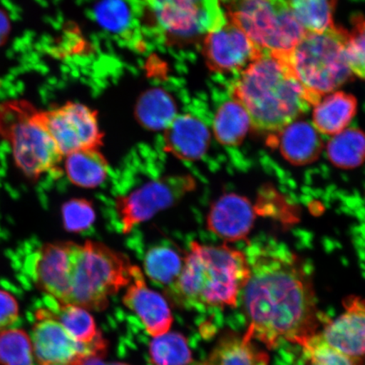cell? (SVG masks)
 Masks as SVG:
<instances>
[{
  "instance_id": "1",
  "label": "cell",
  "mask_w": 365,
  "mask_h": 365,
  "mask_svg": "<svg viewBox=\"0 0 365 365\" xmlns=\"http://www.w3.org/2000/svg\"><path fill=\"white\" fill-rule=\"evenodd\" d=\"M245 255L250 274L241 294L248 322L244 336L268 350L282 341L304 346L322 325L316 291L304 264L274 240L250 244Z\"/></svg>"
},
{
  "instance_id": "2",
  "label": "cell",
  "mask_w": 365,
  "mask_h": 365,
  "mask_svg": "<svg viewBox=\"0 0 365 365\" xmlns=\"http://www.w3.org/2000/svg\"><path fill=\"white\" fill-rule=\"evenodd\" d=\"M231 98L247 111L251 126L262 133L279 134L319 101L301 85L279 53L262 56L240 72Z\"/></svg>"
},
{
  "instance_id": "3",
  "label": "cell",
  "mask_w": 365,
  "mask_h": 365,
  "mask_svg": "<svg viewBox=\"0 0 365 365\" xmlns=\"http://www.w3.org/2000/svg\"><path fill=\"white\" fill-rule=\"evenodd\" d=\"M250 274L247 257L242 251L193 241L172 290L190 307L235 309Z\"/></svg>"
},
{
  "instance_id": "4",
  "label": "cell",
  "mask_w": 365,
  "mask_h": 365,
  "mask_svg": "<svg viewBox=\"0 0 365 365\" xmlns=\"http://www.w3.org/2000/svg\"><path fill=\"white\" fill-rule=\"evenodd\" d=\"M349 31L332 26L322 31H305L289 51L279 53L301 85L318 101L349 81L346 59Z\"/></svg>"
},
{
  "instance_id": "5",
  "label": "cell",
  "mask_w": 365,
  "mask_h": 365,
  "mask_svg": "<svg viewBox=\"0 0 365 365\" xmlns=\"http://www.w3.org/2000/svg\"><path fill=\"white\" fill-rule=\"evenodd\" d=\"M133 267L124 254L100 242L76 244L70 304L96 312L106 309L109 297L130 284Z\"/></svg>"
},
{
  "instance_id": "6",
  "label": "cell",
  "mask_w": 365,
  "mask_h": 365,
  "mask_svg": "<svg viewBox=\"0 0 365 365\" xmlns=\"http://www.w3.org/2000/svg\"><path fill=\"white\" fill-rule=\"evenodd\" d=\"M0 135L10 143L16 165L36 180L58 167L63 158L39 118L26 101L0 104Z\"/></svg>"
},
{
  "instance_id": "7",
  "label": "cell",
  "mask_w": 365,
  "mask_h": 365,
  "mask_svg": "<svg viewBox=\"0 0 365 365\" xmlns=\"http://www.w3.org/2000/svg\"><path fill=\"white\" fill-rule=\"evenodd\" d=\"M144 20L163 42L185 47L227 21L221 0H141Z\"/></svg>"
},
{
  "instance_id": "8",
  "label": "cell",
  "mask_w": 365,
  "mask_h": 365,
  "mask_svg": "<svg viewBox=\"0 0 365 365\" xmlns=\"http://www.w3.org/2000/svg\"><path fill=\"white\" fill-rule=\"evenodd\" d=\"M226 16L264 51L285 53L305 30L287 0H227Z\"/></svg>"
},
{
  "instance_id": "9",
  "label": "cell",
  "mask_w": 365,
  "mask_h": 365,
  "mask_svg": "<svg viewBox=\"0 0 365 365\" xmlns=\"http://www.w3.org/2000/svg\"><path fill=\"white\" fill-rule=\"evenodd\" d=\"M195 188L189 175L165 176L145 182L115 200V214L123 232L149 220L159 212L172 207Z\"/></svg>"
},
{
  "instance_id": "10",
  "label": "cell",
  "mask_w": 365,
  "mask_h": 365,
  "mask_svg": "<svg viewBox=\"0 0 365 365\" xmlns=\"http://www.w3.org/2000/svg\"><path fill=\"white\" fill-rule=\"evenodd\" d=\"M39 118L63 157L77 150L102 148L104 134L98 113L86 105L68 102L39 111Z\"/></svg>"
},
{
  "instance_id": "11",
  "label": "cell",
  "mask_w": 365,
  "mask_h": 365,
  "mask_svg": "<svg viewBox=\"0 0 365 365\" xmlns=\"http://www.w3.org/2000/svg\"><path fill=\"white\" fill-rule=\"evenodd\" d=\"M34 326L31 344L39 365H72L85 356L103 357L107 353V341L85 345L77 341L57 319L38 310L31 312Z\"/></svg>"
},
{
  "instance_id": "12",
  "label": "cell",
  "mask_w": 365,
  "mask_h": 365,
  "mask_svg": "<svg viewBox=\"0 0 365 365\" xmlns=\"http://www.w3.org/2000/svg\"><path fill=\"white\" fill-rule=\"evenodd\" d=\"M76 243L45 244L31 255L24 272L27 284H33L46 295L70 304L73 257Z\"/></svg>"
},
{
  "instance_id": "13",
  "label": "cell",
  "mask_w": 365,
  "mask_h": 365,
  "mask_svg": "<svg viewBox=\"0 0 365 365\" xmlns=\"http://www.w3.org/2000/svg\"><path fill=\"white\" fill-rule=\"evenodd\" d=\"M264 51L227 18L225 24L205 35L202 40L205 63L210 71L221 74L243 71Z\"/></svg>"
},
{
  "instance_id": "14",
  "label": "cell",
  "mask_w": 365,
  "mask_h": 365,
  "mask_svg": "<svg viewBox=\"0 0 365 365\" xmlns=\"http://www.w3.org/2000/svg\"><path fill=\"white\" fill-rule=\"evenodd\" d=\"M123 303L140 319L145 330L154 337L165 334L173 324V316L165 299L148 287L138 267L132 269V279L127 286Z\"/></svg>"
},
{
  "instance_id": "15",
  "label": "cell",
  "mask_w": 365,
  "mask_h": 365,
  "mask_svg": "<svg viewBox=\"0 0 365 365\" xmlns=\"http://www.w3.org/2000/svg\"><path fill=\"white\" fill-rule=\"evenodd\" d=\"M342 312L321 331L323 339L341 352L353 357L365 356V298L350 295Z\"/></svg>"
},
{
  "instance_id": "16",
  "label": "cell",
  "mask_w": 365,
  "mask_h": 365,
  "mask_svg": "<svg viewBox=\"0 0 365 365\" xmlns=\"http://www.w3.org/2000/svg\"><path fill=\"white\" fill-rule=\"evenodd\" d=\"M255 213L249 200L236 194H227L212 205L207 227L214 235L226 241L243 240L249 235Z\"/></svg>"
},
{
  "instance_id": "17",
  "label": "cell",
  "mask_w": 365,
  "mask_h": 365,
  "mask_svg": "<svg viewBox=\"0 0 365 365\" xmlns=\"http://www.w3.org/2000/svg\"><path fill=\"white\" fill-rule=\"evenodd\" d=\"M164 147L173 156L187 162L202 159L210 147L211 132L205 123L192 114H178L164 130Z\"/></svg>"
},
{
  "instance_id": "18",
  "label": "cell",
  "mask_w": 365,
  "mask_h": 365,
  "mask_svg": "<svg viewBox=\"0 0 365 365\" xmlns=\"http://www.w3.org/2000/svg\"><path fill=\"white\" fill-rule=\"evenodd\" d=\"M35 310L51 317L61 324L74 339L85 345L106 342L91 314L78 305L61 302L51 296L45 295L36 302Z\"/></svg>"
},
{
  "instance_id": "19",
  "label": "cell",
  "mask_w": 365,
  "mask_h": 365,
  "mask_svg": "<svg viewBox=\"0 0 365 365\" xmlns=\"http://www.w3.org/2000/svg\"><path fill=\"white\" fill-rule=\"evenodd\" d=\"M357 108V100L352 94L333 91L314 105L312 124L319 134L336 135L349 125Z\"/></svg>"
},
{
  "instance_id": "20",
  "label": "cell",
  "mask_w": 365,
  "mask_h": 365,
  "mask_svg": "<svg viewBox=\"0 0 365 365\" xmlns=\"http://www.w3.org/2000/svg\"><path fill=\"white\" fill-rule=\"evenodd\" d=\"M282 156L294 165H307L319 158L323 144L321 134L307 121H294L279 133Z\"/></svg>"
},
{
  "instance_id": "21",
  "label": "cell",
  "mask_w": 365,
  "mask_h": 365,
  "mask_svg": "<svg viewBox=\"0 0 365 365\" xmlns=\"http://www.w3.org/2000/svg\"><path fill=\"white\" fill-rule=\"evenodd\" d=\"M270 356L243 336L227 334L217 342L208 358L197 365H269Z\"/></svg>"
},
{
  "instance_id": "22",
  "label": "cell",
  "mask_w": 365,
  "mask_h": 365,
  "mask_svg": "<svg viewBox=\"0 0 365 365\" xmlns=\"http://www.w3.org/2000/svg\"><path fill=\"white\" fill-rule=\"evenodd\" d=\"M65 170L68 180L85 189H94L107 180L109 165L100 150H77L66 156Z\"/></svg>"
},
{
  "instance_id": "23",
  "label": "cell",
  "mask_w": 365,
  "mask_h": 365,
  "mask_svg": "<svg viewBox=\"0 0 365 365\" xmlns=\"http://www.w3.org/2000/svg\"><path fill=\"white\" fill-rule=\"evenodd\" d=\"M135 118L149 130H165L178 116L175 100L163 88H152L140 96L135 105Z\"/></svg>"
},
{
  "instance_id": "24",
  "label": "cell",
  "mask_w": 365,
  "mask_h": 365,
  "mask_svg": "<svg viewBox=\"0 0 365 365\" xmlns=\"http://www.w3.org/2000/svg\"><path fill=\"white\" fill-rule=\"evenodd\" d=\"M250 126V118L243 105L231 98L217 109L212 131L219 143L235 147L243 143Z\"/></svg>"
},
{
  "instance_id": "25",
  "label": "cell",
  "mask_w": 365,
  "mask_h": 365,
  "mask_svg": "<svg viewBox=\"0 0 365 365\" xmlns=\"http://www.w3.org/2000/svg\"><path fill=\"white\" fill-rule=\"evenodd\" d=\"M327 153L331 163L341 170H353L365 161V133L349 128L333 135L327 144Z\"/></svg>"
},
{
  "instance_id": "26",
  "label": "cell",
  "mask_w": 365,
  "mask_h": 365,
  "mask_svg": "<svg viewBox=\"0 0 365 365\" xmlns=\"http://www.w3.org/2000/svg\"><path fill=\"white\" fill-rule=\"evenodd\" d=\"M185 257L168 245L150 249L144 258V270L150 279L158 284L173 286L179 278Z\"/></svg>"
},
{
  "instance_id": "27",
  "label": "cell",
  "mask_w": 365,
  "mask_h": 365,
  "mask_svg": "<svg viewBox=\"0 0 365 365\" xmlns=\"http://www.w3.org/2000/svg\"><path fill=\"white\" fill-rule=\"evenodd\" d=\"M129 0H98L95 19L103 29L123 38H130L135 26V10Z\"/></svg>"
},
{
  "instance_id": "28",
  "label": "cell",
  "mask_w": 365,
  "mask_h": 365,
  "mask_svg": "<svg viewBox=\"0 0 365 365\" xmlns=\"http://www.w3.org/2000/svg\"><path fill=\"white\" fill-rule=\"evenodd\" d=\"M297 21L305 31H322L334 26L336 0H287Z\"/></svg>"
},
{
  "instance_id": "29",
  "label": "cell",
  "mask_w": 365,
  "mask_h": 365,
  "mask_svg": "<svg viewBox=\"0 0 365 365\" xmlns=\"http://www.w3.org/2000/svg\"><path fill=\"white\" fill-rule=\"evenodd\" d=\"M153 365H189L193 361L188 341L179 332H167L155 337L149 346Z\"/></svg>"
},
{
  "instance_id": "30",
  "label": "cell",
  "mask_w": 365,
  "mask_h": 365,
  "mask_svg": "<svg viewBox=\"0 0 365 365\" xmlns=\"http://www.w3.org/2000/svg\"><path fill=\"white\" fill-rule=\"evenodd\" d=\"M0 365H35L33 344L25 331L11 328L0 332Z\"/></svg>"
},
{
  "instance_id": "31",
  "label": "cell",
  "mask_w": 365,
  "mask_h": 365,
  "mask_svg": "<svg viewBox=\"0 0 365 365\" xmlns=\"http://www.w3.org/2000/svg\"><path fill=\"white\" fill-rule=\"evenodd\" d=\"M308 365H364V359L341 352L323 339L321 331L301 346Z\"/></svg>"
},
{
  "instance_id": "32",
  "label": "cell",
  "mask_w": 365,
  "mask_h": 365,
  "mask_svg": "<svg viewBox=\"0 0 365 365\" xmlns=\"http://www.w3.org/2000/svg\"><path fill=\"white\" fill-rule=\"evenodd\" d=\"M346 40V59L353 75L365 80V18L356 16Z\"/></svg>"
},
{
  "instance_id": "33",
  "label": "cell",
  "mask_w": 365,
  "mask_h": 365,
  "mask_svg": "<svg viewBox=\"0 0 365 365\" xmlns=\"http://www.w3.org/2000/svg\"><path fill=\"white\" fill-rule=\"evenodd\" d=\"M63 227L68 232L88 231L94 225L96 212L93 203L85 199H72L62 207Z\"/></svg>"
},
{
  "instance_id": "34",
  "label": "cell",
  "mask_w": 365,
  "mask_h": 365,
  "mask_svg": "<svg viewBox=\"0 0 365 365\" xmlns=\"http://www.w3.org/2000/svg\"><path fill=\"white\" fill-rule=\"evenodd\" d=\"M20 323L19 307L14 297L0 290V331L15 328Z\"/></svg>"
},
{
  "instance_id": "35",
  "label": "cell",
  "mask_w": 365,
  "mask_h": 365,
  "mask_svg": "<svg viewBox=\"0 0 365 365\" xmlns=\"http://www.w3.org/2000/svg\"><path fill=\"white\" fill-rule=\"evenodd\" d=\"M10 31V21H9L6 14L0 10V46L6 42Z\"/></svg>"
},
{
  "instance_id": "36",
  "label": "cell",
  "mask_w": 365,
  "mask_h": 365,
  "mask_svg": "<svg viewBox=\"0 0 365 365\" xmlns=\"http://www.w3.org/2000/svg\"><path fill=\"white\" fill-rule=\"evenodd\" d=\"M72 365H129L124 363H110L104 362L101 357L98 356H85Z\"/></svg>"
},
{
  "instance_id": "37",
  "label": "cell",
  "mask_w": 365,
  "mask_h": 365,
  "mask_svg": "<svg viewBox=\"0 0 365 365\" xmlns=\"http://www.w3.org/2000/svg\"><path fill=\"white\" fill-rule=\"evenodd\" d=\"M46 365H66V364H46Z\"/></svg>"
}]
</instances>
